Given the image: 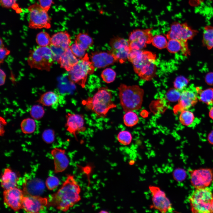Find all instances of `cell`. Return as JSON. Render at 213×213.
<instances>
[{"instance_id": "cell-1", "label": "cell", "mask_w": 213, "mask_h": 213, "mask_svg": "<svg viewBox=\"0 0 213 213\" xmlns=\"http://www.w3.org/2000/svg\"><path fill=\"white\" fill-rule=\"evenodd\" d=\"M81 191L74 175H68L58 191L48 197V205L66 212L80 200Z\"/></svg>"}, {"instance_id": "cell-2", "label": "cell", "mask_w": 213, "mask_h": 213, "mask_svg": "<svg viewBox=\"0 0 213 213\" xmlns=\"http://www.w3.org/2000/svg\"><path fill=\"white\" fill-rule=\"evenodd\" d=\"M112 99L111 91L106 87H102L99 88L92 97L83 100L82 103L97 116L104 118L110 109L116 107Z\"/></svg>"}, {"instance_id": "cell-3", "label": "cell", "mask_w": 213, "mask_h": 213, "mask_svg": "<svg viewBox=\"0 0 213 213\" xmlns=\"http://www.w3.org/2000/svg\"><path fill=\"white\" fill-rule=\"evenodd\" d=\"M118 89L120 104L124 111H133L141 108L144 93L142 88L137 85L121 84Z\"/></svg>"}, {"instance_id": "cell-4", "label": "cell", "mask_w": 213, "mask_h": 213, "mask_svg": "<svg viewBox=\"0 0 213 213\" xmlns=\"http://www.w3.org/2000/svg\"><path fill=\"white\" fill-rule=\"evenodd\" d=\"M29 53L27 61L31 68L50 71L55 60L49 46H37L30 50Z\"/></svg>"}, {"instance_id": "cell-5", "label": "cell", "mask_w": 213, "mask_h": 213, "mask_svg": "<svg viewBox=\"0 0 213 213\" xmlns=\"http://www.w3.org/2000/svg\"><path fill=\"white\" fill-rule=\"evenodd\" d=\"M189 200L192 212L212 213L213 194L209 188H196L190 195Z\"/></svg>"}, {"instance_id": "cell-6", "label": "cell", "mask_w": 213, "mask_h": 213, "mask_svg": "<svg viewBox=\"0 0 213 213\" xmlns=\"http://www.w3.org/2000/svg\"><path fill=\"white\" fill-rule=\"evenodd\" d=\"M95 67L90 60L87 54L69 71L68 79L72 83H75L84 88L88 76L94 72Z\"/></svg>"}, {"instance_id": "cell-7", "label": "cell", "mask_w": 213, "mask_h": 213, "mask_svg": "<svg viewBox=\"0 0 213 213\" xmlns=\"http://www.w3.org/2000/svg\"><path fill=\"white\" fill-rule=\"evenodd\" d=\"M28 10L29 13V28L38 29L51 28V18L48 12L43 9L39 4L35 3L30 5L28 7Z\"/></svg>"}, {"instance_id": "cell-8", "label": "cell", "mask_w": 213, "mask_h": 213, "mask_svg": "<svg viewBox=\"0 0 213 213\" xmlns=\"http://www.w3.org/2000/svg\"><path fill=\"white\" fill-rule=\"evenodd\" d=\"M197 33L196 30L192 29L187 24L175 22L171 25L166 38L168 40L175 39L187 42L193 38Z\"/></svg>"}, {"instance_id": "cell-9", "label": "cell", "mask_w": 213, "mask_h": 213, "mask_svg": "<svg viewBox=\"0 0 213 213\" xmlns=\"http://www.w3.org/2000/svg\"><path fill=\"white\" fill-rule=\"evenodd\" d=\"M109 45L111 49L110 51L117 62L122 64L128 60L131 50L128 40L119 37L112 38Z\"/></svg>"}, {"instance_id": "cell-10", "label": "cell", "mask_w": 213, "mask_h": 213, "mask_svg": "<svg viewBox=\"0 0 213 213\" xmlns=\"http://www.w3.org/2000/svg\"><path fill=\"white\" fill-rule=\"evenodd\" d=\"M198 100L196 88L193 85L186 88L181 91L180 98L178 103L173 108V112L175 114L183 110L188 109L194 106Z\"/></svg>"}, {"instance_id": "cell-11", "label": "cell", "mask_w": 213, "mask_h": 213, "mask_svg": "<svg viewBox=\"0 0 213 213\" xmlns=\"http://www.w3.org/2000/svg\"><path fill=\"white\" fill-rule=\"evenodd\" d=\"M149 189L152 196L153 207L162 213L173 211L172 205L165 192L159 187L151 185Z\"/></svg>"}, {"instance_id": "cell-12", "label": "cell", "mask_w": 213, "mask_h": 213, "mask_svg": "<svg viewBox=\"0 0 213 213\" xmlns=\"http://www.w3.org/2000/svg\"><path fill=\"white\" fill-rule=\"evenodd\" d=\"M156 59V55L151 52L135 49L131 50L128 57L137 74L144 65L149 62H154Z\"/></svg>"}, {"instance_id": "cell-13", "label": "cell", "mask_w": 213, "mask_h": 213, "mask_svg": "<svg viewBox=\"0 0 213 213\" xmlns=\"http://www.w3.org/2000/svg\"><path fill=\"white\" fill-rule=\"evenodd\" d=\"M153 36L150 29H136L130 33L128 41L131 49L141 50L152 42Z\"/></svg>"}, {"instance_id": "cell-14", "label": "cell", "mask_w": 213, "mask_h": 213, "mask_svg": "<svg viewBox=\"0 0 213 213\" xmlns=\"http://www.w3.org/2000/svg\"><path fill=\"white\" fill-rule=\"evenodd\" d=\"M3 196L4 203L7 206L15 212L22 209L24 196L23 191L17 187L4 190Z\"/></svg>"}, {"instance_id": "cell-15", "label": "cell", "mask_w": 213, "mask_h": 213, "mask_svg": "<svg viewBox=\"0 0 213 213\" xmlns=\"http://www.w3.org/2000/svg\"><path fill=\"white\" fill-rule=\"evenodd\" d=\"M48 198L40 196L25 195L23 198L22 209L27 212L38 213L48 204Z\"/></svg>"}, {"instance_id": "cell-16", "label": "cell", "mask_w": 213, "mask_h": 213, "mask_svg": "<svg viewBox=\"0 0 213 213\" xmlns=\"http://www.w3.org/2000/svg\"><path fill=\"white\" fill-rule=\"evenodd\" d=\"M66 117L65 127L66 130L77 139V135L80 132L85 131L86 129L83 116L81 114L68 112Z\"/></svg>"}, {"instance_id": "cell-17", "label": "cell", "mask_w": 213, "mask_h": 213, "mask_svg": "<svg viewBox=\"0 0 213 213\" xmlns=\"http://www.w3.org/2000/svg\"><path fill=\"white\" fill-rule=\"evenodd\" d=\"M212 178V172L208 169L195 170L191 175L192 184L196 188L206 187L210 184Z\"/></svg>"}, {"instance_id": "cell-18", "label": "cell", "mask_w": 213, "mask_h": 213, "mask_svg": "<svg viewBox=\"0 0 213 213\" xmlns=\"http://www.w3.org/2000/svg\"><path fill=\"white\" fill-rule=\"evenodd\" d=\"M91 62L95 68H102L117 62L110 51H96L92 53Z\"/></svg>"}, {"instance_id": "cell-19", "label": "cell", "mask_w": 213, "mask_h": 213, "mask_svg": "<svg viewBox=\"0 0 213 213\" xmlns=\"http://www.w3.org/2000/svg\"><path fill=\"white\" fill-rule=\"evenodd\" d=\"M54 161L55 173L61 172L67 167L69 163L68 158L64 149L54 148L51 151Z\"/></svg>"}, {"instance_id": "cell-20", "label": "cell", "mask_w": 213, "mask_h": 213, "mask_svg": "<svg viewBox=\"0 0 213 213\" xmlns=\"http://www.w3.org/2000/svg\"><path fill=\"white\" fill-rule=\"evenodd\" d=\"M45 186L40 179L35 178L27 182L24 185L23 191L24 196H40L43 192Z\"/></svg>"}, {"instance_id": "cell-21", "label": "cell", "mask_w": 213, "mask_h": 213, "mask_svg": "<svg viewBox=\"0 0 213 213\" xmlns=\"http://www.w3.org/2000/svg\"><path fill=\"white\" fill-rule=\"evenodd\" d=\"M71 37L66 30L58 32L51 36V45L66 50L70 47Z\"/></svg>"}, {"instance_id": "cell-22", "label": "cell", "mask_w": 213, "mask_h": 213, "mask_svg": "<svg viewBox=\"0 0 213 213\" xmlns=\"http://www.w3.org/2000/svg\"><path fill=\"white\" fill-rule=\"evenodd\" d=\"M18 177L16 174L9 168L5 169L1 175V184L4 190L17 187Z\"/></svg>"}, {"instance_id": "cell-23", "label": "cell", "mask_w": 213, "mask_h": 213, "mask_svg": "<svg viewBox=\"0 0 213 213\" xmlns=\"http://www.w3.org/2000/svg\"><path fill=\"white\" fill-rule=\"evenodd\" d=\"M79 60L73 54L69 47L65 50L57 62L62 68L69 72Z\"/></svg>"}, {"instance_id": "cell-24", "label": "cell", "mask_w": 213, "mask_h": 213, "mask_svg": "<svg viewBox=\"0 0 213 213\" xmlns=\"http://www.w3.org/2000/svg\"><path fill=\"white\" fill-rule=\"evenodd\" d=\"M166 48L168 51L172 53L180 51L183 54L187 56L190 54L187 42L181 41L175 39L168 40Z\"/></svg>"}, {"instance_id": "cell-25", "label": "cell", "mask_w": 213, "mask_h": 213, "mask_svg": "<svg viewBox=\"0 0 213 213\" xmlns=\"http://www.w3.org/2000/svg\"><path fill=\"white\" fill-rule=\"evenodd\" d=\"M59 95L54 91H48L43 94L37 102L42 105L46 106L57 105L59 102Z\"/></svg>"}, {"instance_id": "cell-26", "label": "cell", "mask_w": 213, "mask_h": 213, "mask_svg": "<svg viewBox=\"0 0 213 213\" xmlns=\"http://www.w3.org/2000/svg\"><path fill=\"white\" fill-rule=\"evenodd\" d=\"M154 62H149L141 67L137 74L141 79L148 81L154 77L156 71V66Z\"/></svg>"}, {"instance_id": "cell-27", "label": "cell", "mask_w": 213, "mask_h": 213, "mask_svg": "<svg viewBox=\"0 0 213 213\" xmlns=\"http://www.w3.org/2000/svg\"><path fill=\"white\" fill-rule=\"evenodd\" d=\"M75 43L83 49L86 51L93 45V38L87 33H80L76 36Z\"/></svg>"}, {"instance_id": "cell-28", "label": "cell", "mask_w": 213, "mask_h": 213, "mask_svg": "<svg viewBox=\"0 0 213 213\" xmlns=\"http://www.w3.org/2000/svg\"><path fill=\"white\" fill-rule=\"evenodd\" d=\"M198 99L207 105H213V88L202 90L196 87Z\"/></svg>"}, {"instance_id": "cell-29", "label": "cell", "mask_w": 213, "mask_h": 213, "mask_svg": "<svg viewBox=\"0 0 213 213\" xmlns=\"http://www.w3.org/2000/svg\"><path fill=\"white\" fill-rule=\"evenodd\" d=\"M202 41L208 49L213 48V27L206 26L204 28Z\"/></svg>"}, {"instance_id": "cell-30", "label": "cell", "mask_w": 213, "mask_h": 213, "mask_svg": "<svg viewBox=\"0 0 213 213\" xmlns=\"http://www.w3.org/2000/svg\"><path fill=\"white\" fill-rule=\"evenodd\" d=\"M20 128L22 133L25 134L33 133L36 128V123L33 119L28 118L23 119L20 124Z\"/></svg>"}, {"instance_id": "cell-31", "label": "cell", "mask_w": 213, "mask_h": 213, "mask_svg": "<svg viewBox=\"0 0 213 213\" xmlns=\"http://www.w3.org/2000/svg\"><path fill=\"white\" fill-rule=\"evenodd\" d=\"M194 114L188 109L183 110L180 112L179 120L180 123L183 125L189 126L193 122L195 119Z\"/></svg>"}, {"instance_id": "cell-32", "label": "cell", "mask_w": 213, "mask_h": 213, "mask_svg": "<svg viewBox=\"0 0 213 213\" xmlns=\"http://www.w3.org/2000/svg\"><path fill=\"white\" fill-rule=\"evenodd\" d=\"M125 112L123 117L125 125L129 127H133L136 125L139 121L137 114L133 111H129Z\"/></svg>"}, {"instance_id": "cell-33", "label": "cell", "mask_w": 213, "mask_h": 213, "mask_svg": "<svg viewBox=\"0 0 213 213\" xmlns=\"http://www.w3.org/2000/svg\"><path fill=\"white\" fill-rule=\"evenodd\" d=\"M51 38L49 34L45 31H41L36 35V41L38 46L42 47L49 46Z\"/></svg>"}, {"instance_id": "cell-34", "label": "cell", "mask_w": 213, "mask_h": 213, "mask_svg": "<svg viewBox=\"0 0 213 213\" xmlns=\"http://www.w3.org/2000/svg\"><path fill=\"white\" fill-rule=\"evenodd\" d=\"M151 43L155 47L159 49H162L167 47V42L164 36L158 35L153 37Z\"/></svg>"}, {"instance_id": "cell-35", "label": "cell", "mask_w": 213, "mask_h": 213, "mask_svg": "<svg viewBox=\"0 0 213 213\" xmlns=\"http://www.w3.org/2000/svg\"><path fill=\"white\" fill-rule=\"evenodd\" d=\"M116 75V72L113 69L108 68L102 71L101 77L104 81L109 83L112 82L115 80Z\"/></svg>"}, {"instance_id": "cell-36", "label": "cell", "mask_w": 213, "mask_h": 213, "mask_svg": "<svg viewBox=\"0 0 213 213\" xmlns=\"http://www.w3.org/2000/svg\"><path fill=\"white\" fill-rule=\"evenodd\" d=\"M45 113L43 108L39 105H33L30 108V114L33 119L39 120L41 118Z\"/></svg>"}, {"instance_id": "cell-37", "label": "cell", "mask_w": 213, "mask_h": 213, "mask_svg": "<svg viewBox=\"0 0 213 213\" xmlns=\"http://www.w3.org/2000/svg\"><path fill=\"white\" fill-rule=\"evenodd\" d=\"M117 139L119 142L122 144L127 145L131 143L132 137L129 132L127 130H122L118 134Z\"/></svg>"}, {"instance_id": "cell-38", "label": "cell", "mask_w": 213, "mask_h": 213, "mask_svg": "<svg viewBox=\"0 0 213 213\" xmlns=\"http://www.w3.org/2000/svg\"><path fill=\"white\" fill-rule=\"evenodd\" d=\"M188 83L189 80L187 78L183 76H179L175 78L174 86L175 88L182 91L186 88Z\"/></svg>"}, {"instance_id": "cell-39", "label": "cell", "mask_w": 213, "mask_h": 213, "mask_svg": "<svg viewBox=\"0 0 213 213\" xmlns=\"http://www.w3.org/2000/svg\"><path fill=\"white\" fill-rule=\"evenodd\" d=\"M180 91L175 88L169 89L166 94V97L170 102H175L178 101L180 98Z\"/></svg>"}, {"instance_id": "cell-40", "label": "cell", "mask_w": 213, "mask_h": 213, "mask_svg": "<svg viewBox=\"0 0 213 213\" xmlns=\"http://www.w3.org/2000/svg\"><path fill=\"white\" fill-rule=\"evenodd\" d=\"M42 137L43 140L46 143H51L55 140L54 132V130L50 129L45 130L42 133Z\"/></svg>"}, {"instance_id": "cell-41", "label": "cell", "mask_w": 213, "mask_h": 213, "mask_svg": "<svg viewBox=\"0 0 213 213\" xmlns=\"http://www.w3.org/2000/svg\"><path fill=\"white\" fill-rule=\"evenodd\" d=\"M60 183L59 179L54 176H51L46 179L45 184L48 189L52 190L59 185Z\"/></svg>"}, {"instance_id": "cell-42", "label": "cell", "mask_w": 213, "mask_h": 213, "mask_svg": "<svg viewBox=\"0 0 213 213\" xmlns=\"http://www.w3.org/2000/svg\"><path fill=\"white\" fill-rule=\"evenodd\" d=\"M70 48L73 54L79 59L84 57L86 54L85 50L81 48L75 43L70 46Z\"/></svg>"}, {"instance_id": "cell-43", "label": "cell", "mask_w": 213, "mask_h": 213, "mask_svg": "<svg viewBox=\"0 0 213 213\" xmlns=\"http://www.w3.org/2000/svg\"><path fill=\"white\" fill-rule=\"evenodd\" d=\"M49 46L52 50L55 61L57 62L65 50L51 45Z\"/></svg>"}, {"instance_id": "cell-44", "label": "cell", "mask_w": 213, "mask_h": 213, "mask_svg": "<svg viewBox=\"0 0 213 213\" xmlns=\"http://www.w3.org/2000/svg\"><path fill=\"white\" fill-rule=\"evenodd\" d=\"M10 53V50L4 47L3 41L1 38L0 49V62L1 64L3 62L4 59Z\"/></svg>"}, {"instance_id": "cell-45", "label": "cell", "mask_w": 213, "mask_h": 213, "mask_svg": "<svg viewBox=\"0 0 213 213\" xmlns=\"http://www.w3.org/2000/svg\"><path fill=\"white\" fill-rule=\"evenodd\" d=\"M38 1L40 6L47 12L49 10L53 3V0H38Z\"/></svg>"}, {"instance_id": "cell-46", "label": "cell", "mask_w": 213, "mask_h": 213, "mask_svg": "<svg viewBox=\"0 0 213 213\" xmlns=\"http://www.w3.org/2000/svg\"><path fill=\"white\" fill-rule=\"evenodd\" d=\"M16 0H0L1 6L6 8H12L16 4Z\"/></svg>"}, {"instance_id": "cell-47", "label": "cell", "mask_w": 213, "mask_h": 213, "mask_svg": "<svg viewBox=\"0 0 213 213\" xmlns=\"http://www.w3.org/2000/svg\"><path fill=\"white\" fill-rule=\"evenodd\" d=\"M205 80L208 85H213V72H210L207 73L206 76Z\"/></svg>"}, {"instance_id": "cell-48", "label": "cell", "mask_w": 213, "mask_h": 213, "mask_svg": "<svg viewBox=\"0 0 213 213\" xmlns=\"http://www.w3.org/2000/svg\"><path fill=\"white\" fill-rule=\"evenodd\" d=\"M0 85H3L5 82L6 75L4 71L1 69H0Z\"/></svg>"}, {"instance_id": "cell-49", "label": "cell", "mask_w": 213, "mask_h": 213, "mask_svg": "<svg viewBox=\"0 0 213 213\" xmlns=\"http://www.w3.org/2000/svg\"><path fill=\"white\" fill-rule=\"evenodd\" d=\"M207 139L209 143L213 145V130L209 133Z\"/></svg>"}, {"instance_id": "cell-50", "label": "cell", "mask_w": 213, "mask_h": 213, "mask_svg": "<svg viewBox=\"0 0 213 213\" xmlns=\"http://www.w3.org/2000/svg\"><path fill=\"white\" fill-rule=\"evenodd\" d=\"M204 0H189V3L193 6H197L201 3Z\"/></svg>"}, {"instance_id": "cell-51", "label": "cell", "mask_w": 213, "mask_h": 213, "mask_svg": "<svg viewBox=\"0 0 213 213\" xmlns=\"http://www.w3.org/2000/svg\"><path fill=\"white\" fill-rule=\"evenodd\" d=\"M209 115L210 118L213 120V106L210 108L209 110Z\"/></svg>"}, {"instance_id": "cell-52", "label": "cell", "mask_w": 213, "mask_h": 213, "mask_svg": "<svg viewBox=\"0 0 213 213\" xmlns=\"http://www.w3.org/2000/svg\"><path fill=\"white\" fill-rule=\"evenodd\" d=\"M212 213H213V201L212 205Z\"/></svg>"}]
</instances>
